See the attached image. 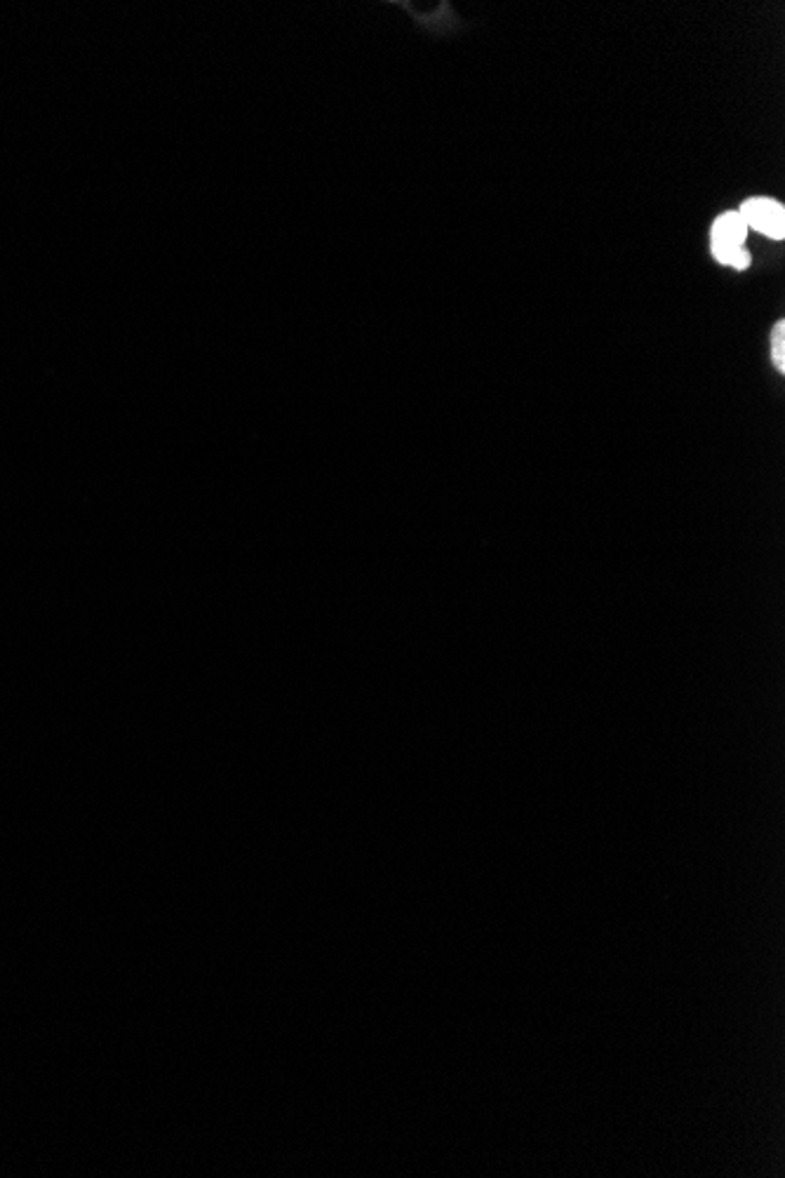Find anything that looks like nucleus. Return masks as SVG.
<instances>
[{
  "label": "nucleus",
  "mask_w": 785,
  "mask_h": 1178,
  "mask_svg": "<svg viewBox=\"0 0 785 1178\" xmlns=\"http://www.w3.org/2000/svg\"><path fill=\"white\" fill-rule=\"evenodd\" d=\"M745 235H748V226H745L738 212L722 214V217L713 224V233H711L713 257L724 266H732L738 271L748 268L751 254L743 247Z\"/></svg>",
  "instance_id": "f257e3e1"
},
{
  "label": "nucleus",
  "mask_w": 785,
  "mask_h": 1178,
  "mask_svg": "<svg viewBox=\"0 0 785 1178\" xmlns=\"http://www.w3.org/2000/svg\"><path fill=\"white\" fill-rule=\"evenodd\" d=\"M741 220L745 222V226L755 229L764 235H769V238L774 241H783L785 235V212H783V205L774 203V201H767V199H753V201H745L738 210Z\"/></svg>",
  "instance_id": "f03ea898"
},
{
  "label": "nucleus",
  "mask_w": 785,
  "mask_h": 1178,
  "mask_svg": "<svg viewBox=\"0 0 785 1178\" xmlns=\"http://www.w3.org/2000/svg\"><path fill=\"white\" fill-rule=\"evenodd\" d=\"M772 353H774L776 367L783 372L785 369V325L783 323H776L772 332Z\"/></svg>",
  "instance_id": "7ed1b4c3"
}]
</instances>
